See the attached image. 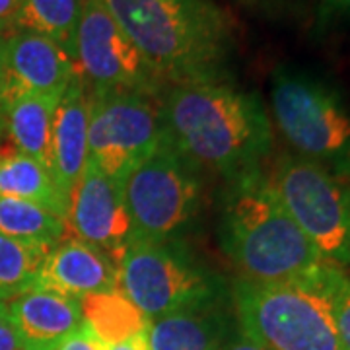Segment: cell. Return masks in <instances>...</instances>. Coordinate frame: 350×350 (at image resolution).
<instances>
[{
    "label": "cell",
    "instance_id": "obj_28",
    "mask_svg": "<svg viewBox=\"0 0 350 350\" xmlns=\"http://www.w3.org/2000/svg\"><path fill=\"white\" fill-rule=\"evenodd\" d=\"M8 94V66H6V38L0 36V103Z\"/></svg>",
    "mask_w": 350,
    "mask_h": 350
},
{
    "label": "cell",
    "instance_id": "obj_15",
    "mask_svg": "<svg viewBox=\"0 0 350 350\" xmlns=\"http://www.w3.org/2000/svg\"><path fill=\"white\" fill-rule=\"evenodd\" d=\"M90 129V94L86 82L78 76L63 94L53 119V148L51 172L66 199L80 179L90 158L88 150Z\"/></svg>",
    "mask_w": 350,
    "mask_h": 350
},
{
    "label": "cell",
    "instance_id": "obj_29",
    "mask_svg": "<svg viewBox=\"0 0 350 350\" xmlns=\"http://www.w3.org/2000/svg\"><path fill=\"white\" fill-rule=\"evenodd\" d=\"M107 350H148V347H146V337H138L119 345H109Z\"/></svg>",
    "mask_w": 350,
    "mask_h": 350
},
{
    "label": "cell",
    "instance_id": "obj_13",
    "mask_svg": "<svg viewBox=\"0 0 350 350\" xmlns=\"http://www.w3.org/2000/svg\"><path fill=\"white\" fill-rule=\"evenodd\" d=\"M24 350H57L84 325L80 301L45 288H29L6 300Z\"/></svg>",
    "mask_w": 350,
    "mask_h": 350
},
{
    "label": "cell",
    "instance_id": "obj_27",
    "mask_svg": "<svg viewBox=\"0 0 350 350\" xmlns=\"http://www.w3.org/2000/svg\"><path fill=\"white\" fill-rule=\"evenodd\" d=\"M22 0H0V25L8 27L16 22Z\"/></svg>",
    "mask_w": 350,
    "mask_h": 350
},
{
    "label": "cell",
    "instance_id": "obj_6",
    "mask_svg": "<svg viewBox=\"0 0 350 350\" xmlns=\"http://www.w3.org/2000/svg\"><path fill=\"white\" fill-rule=\"evenodd\" d=\"M273 115L301 158L350 174V115L325 84L280 72L273 84Z\"/></svg>",
    "mask_w": 350,
    "mask_h": 350
},
{
    "label": "cell",
    "instance_id": "obj_31",
    "mask_svg": "<svg viewBox=\"0 0 350 350\" xmlns=\"http://www.w3.org/2000/svg\"><path fill=\"white\" fill-rule=\"evenodd\" d=\"M4 29H6V27H4V25H0V36H2V31H4Z\"/></svg>",
    "mask_w": 350,
    "mask_h": 350
},
{
    "label": "cell",
    "instance_id": "obj_1",
    "mask_svg": "<svg viewBox=\"0 0 350 350\" xmlns=\"http://www.w3.org/2000/svg\"><path fill=\"white\" fill-rule=\"evenodd\" d=\"M162 82L218 80L232 27L213 0H101Z\"/></svg>",
    "mask_w": 350,
    "mask_h": 350
},
{
    "label": "cell",
    "instance_id": "obj_18",
    "mask_svg": "<svg viewBox=\"0 0 350 350\" xmlns=\"http://www.w3.org/2000/svg\"><path fill=\"white\" fill-rule=\"evenodd\" d=\"M0 197L38 202L66 220L68 199L49 167L20 152H0Z\"/></svg>",
    "mask_w": 350,
    "mask_h": 350
},
{
    "label": "cell",
    "instance_id": "obj_25",
    "mask_svg": "<svg viewBox=\"0 0 350 350\" xmlns=\"http://www.w3.org/2000/svg\"><path fill=\"white\" fill-rule=\"evenodd\" d=\"M0 350H24L6 301L0 300Z\"/></svg>",
    "mask_w": 350,
    "mask_h": 350
},
{
    "label": "cell",
    "instance_id": "obj_8",
    "mask_svg": "<svg viewBox=\"0 0 350 350\" xmlns=\"http://www.w3.org/2000/svg\"><path fill=\"white\" fill-rule=\"evenodd\" d=\"M135 238L167 241L199 211V183L167 138L123 183Z\"/></svg>",
    "mask_w": 350,
    "mask_h": 350
},
{
    "label": "cell",
    "instance_id": "obj_21",
    "mask_svg": "<svg viewBox=\"0 0 350 350\" xmlns=\"http://www.w3.org/2000/svg\"><path fill=\"white\" fill-rule=\"evenodd\" d=\"M82 6L84 0H22L14 24L24 31L51 38L70 55Z\"/></svg>",
    "mask_w": 350,
    "mask_h": 350
},
{
    "label": "cell",
    "instance_id": "obj_11",
    "mask_svg": "<svg viewBox=\"0 0 350 350\" xmlns=\"http://www.w3.org/2000/svg\"><path fill=\"white\" fill-rule=\"evenodd\" d=\"M66 230L72 238L103 251L115 262L135 239L123 185L103 174L90 158L70 191Z\"/></svg>",
    "mask_w": 350,
    "mask_h": 350
},
{
    "label": "cell",
    "instance_id": "obj_19",
    "mask_svg": "<svg viewBox=\"0 0 350 350\" xmlns=\"http://www.w3.org/2000/svg\"><path fill=\"white\" fill-rule=\"evenodd\" d=\"M0 234L51 250L66 238L68 230L63 216L38 202L0 197Z\"/></svg>",
    "mask_w": 350,
    "mask_h": 350
},
{
    "label": "cell",
    "instance_id": "obj_20",
    "mask_svg": "<svg viewBox=\"0 0 350 350\" xmlns=\"http://www.w3.org/2000/svg\"><path fill=\"white\" fill-rule=\"evenodd\" d=\"M199 308L152 319L146 333L148 350H220L218 329Z\"/></svg>",
    "mask_w": 350,
    "mask_h": 350
},
{
    "label": "cell",
    "instance_id": "obj_2",
    "mask_svg": "<svg viewBox=\"0 0 350 350\" xmlns=\"http://www.w3.org/2000/svg\"><path fill=\"white\" fill-rule=\"evenodd\" d=\"M162 115L177 150L222 174L247 170L271 146L269 119L259 100L218 80L174 86Z\"/></svg>",
    "mask_w": 350,
    "mask_h": 350
},
{
    "label": "cell",
    "instance_id": "obj_24",
    "mask_svg": "<svg viewBox=\"0 0 350 350\" xmlns=\"http://www.w3.org/2000/svg\"><path fill=\"white\" fill-rule=\"evenodd\" d=\"M57 350H107V345H103L100 338L96 337V333L84 323Z\"/></svg>",
    "mask_w": 350,
    "mask_h": 350
},
{
    "label": "cell",
    "instance_id": "obj_23",
    "mask_svg": "<svg viewBox=\"0 0 350 350\" xmlns=\"http://www.w3.org/2000/svg\"><path fill=\"white\" fill-rule=\"evenodd\" d=\"M323 286L331 301L338 338L345 350H350V278L340 267L327 262L323 271Z\"/></svg>",
    "mask_w": 350,
    "mask_h": 350
},
{
    "label": "cell",
    "instance_id": "obj_9",
    "mask_svg": "<svg viewBox=\"0 0 350 350\" xmlns=\"http://www.w3.org/2000/svg\"><path fill=\"white\" fill-rule=\"evenodd\" d=\"M119 288L148 319L204 306L208 276L165 241L135 238L117 262Z\"/></svg>",
    "mask_w": 350,
    "mask_h": 350
},
{
    "label": "cell",
    "instance_id": "obj_17",
    "mask_svg": "<svg viewBox=\"0 0 350 350\" xmlns=\"http://www.w3.org/2000/svg\"><path fill=\"white\" fill-rule=\"evenodd\" d=\"M82 317L103 345L146 337L150 321L121 288H113L80 298Z\"/></svg>",
    "mask_w": 350,
    "mask_h": 350
},
{
    "label": "cell",
    "instance_id": "obj_12",
    "mask_svg": "<svg viewBox=\"0 0 350 350\" xmlns=\"http://www.w3.org/2000/svg\"><path fill=\"white\" fill-rule=\"evenodd\" d=\"M6 96L33 94L63 98L68 86L78 78L68 51L51 38L24 29L6 38Z\"/></svg>",
    "mask_w": 350,
    "mask_h": 350
},
{
    "label": "cell",
    "instance_id": "obj_10",
    "mask_svg": "<svg viewBox=\"0 0 350 350\" xmlns=\"http://www.w3.org/2000/svg\"><path fill=\"white\" fill-rule=\"evenodd\" d=\"M70 57L78 76L94 90L154 96L162 86V80L101 0H84Z\"/></svg>",
    "mask_w": 350,
    "mask_h": 350
},
{
    "label": "cell",
    "instance_id": "obj_3",
    "mask_svg": "<svg viewBox=\"0 0 350 350\" xmlns=\"http://www.w3.org/2000/svg\"><path fill=\"white\" fill-rule=\"evenodd\" d=\"M224 247L243 280L257 284L312 280L329 262L267 181H253L232 199L224 218Z\"/></svg>",
    "mask_w": 350,
    "mask_h": 350
},
{
    "label": "cell",
    "instance_id": "obj_22",
    "mask_svg": "<svg viewBox=\"0 0 350 350\" xmlns=\"http://www.w3.org/2000/svg\"><path fill=\"white\" fill-rule=\"evenodd\" d=\"M49 247L0 234V300L36 288Z\"/></svg>",
    "mask_w": 350,
    "mask_h": 350
},
{
    "label": "cell",
    "instance_id": "obj_4",
    "mask_svg": "<svg viewBox=\"0 0 350 350\" xmlns=\"http://www.w3.org/2000/svg\"><path fill=\"white\" fill-rule=\"evenodd\" d=\"M323 271L301 282L241 280L236 306L243 337L269 350H345L323 286Z\"/></svg>",
    "mask_w": 350,
    "mask_h": 350
},
{
    "label": "cell",
    "instance_id": "obj_5",
    "mask_svg": "<svg viewBox=\"0 0 350 350\" xmlns=\"http://www.w3.org/2000/svg\"><path fill=\"white\" fill-rule=\"evenodd\" d=\"M267 183L325 261L350 265V187L301 156L282 158Z\"/></svg>",
    "mask_w": 350,
    "mask_h": 350
},
{
    "label": "cell",
    "instance_id": "obj_7",
    "mask_svg": "<svg viewBox=\"0 0 350 350\" xmlns=\"http://www.w3.org/2000/svg\"><path fill=\"white\" fill-rule=\"evenodd\" d=\"M163 115L150 96L135 92L92 90L90 160L121 185L131 172L167 140Z\"/></svg>",
    "mask_w": 350,
    "mask_h": 350
},
{
    "label": "cell",
    "instance_id": "obj_14",
    "mask_svg": "<svg viewBox=\"0 0 350 350\" xmlns=\"http://www.w3.org/2000/svg\"><path fill=\"white\" fill-rule=\"evenodd\" d=\"M36 286L80 300L119 288V271L103 251L76 238H64L47 253Z\"/></svg>",
    "mask_w": 350,
    "mask_h": 350
},
{
    "label": "cell",
    "instance_id": "obj_30",
    "mask_svg": "<svg viewBox=\"0 0 350 350\" xmlns=\"http://www.w3.org/2000/svg\"><path fill=\"white\" fill-rule=\"evenodd\" d=\"M6 131H4V115H2V109H0V138L4 135Z\"/></svg>",
    "mask_w": 350,
    "mask_h": 350
},
{
    "label": "cell",
    "instance_id": "obj_26",
    "mask_svg": "<svg viewBox=\"0 0 350 350\" xmlns=\"http://www.w3.org/2000/svg\"><path fill=\"white\" fill-rule=\"evenodd\" d=\"M345 14H350V0H321V20H333Z\"/></svg>",
    "mask_w": 350,
    "mask_h": 350
},
{
    "label": "cell",
    "instance_id": "obj_16",
    "mask_svg": "<svg viewBox=\"0 0 350 350\" xmlns=\"http://www.w3.org/2000/svg\"><path fill=\"white\" fill-rule=\"evenodd\" d=\"M61 98L51 96H6L0 103L4 115V131L14 150L25 154L51 170L53 119ZM53 174V172H51Z\"/></svg>",
    "mask_w": 350,
    "mask_h": 350
}]
</instances>
